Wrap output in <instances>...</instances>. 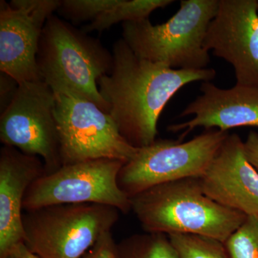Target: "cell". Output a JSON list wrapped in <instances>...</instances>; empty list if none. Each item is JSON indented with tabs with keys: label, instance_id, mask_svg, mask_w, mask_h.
<instances>
[{
	"label": "cell",
	"instance_id": "cell-9",
	"mask_svg": "<svg viewBox=\"0 0 258 258\" xmlns=\"http://www.w3.org/2000/svg\"><path fill=\"white\" fill-rule=\"evenodd\" d=\"M55 98L45 81L19 84L9 106L0 115V141L28 155L40 157L46 174L62 166Z\"/></svg>",
	"mask_w": 258,
	"mask_h": 258
},
{
	"label": "cell",
	"instance_id": "cell-15",
	"mask_svg": "<svg viewBox=\"0 0 258 258\" xmlns=\"http://www.w3.org/2000/svg\"><path fill=\"white\" fill-rule=\"evenodd\" d=\"M172 0H120L114 8L107 10L83 27L86 33L96 30L99 32L118 23L138 21L149 18L154 10L164 8L174 3Z\"/></svg>",
	"mask_w": 258,
	"mask_h": 258
},
{
	"label": "cell",
	"instance_id": "cell-6",
	"mask_svg": "<svg viewBox=\"0 0 258 258\" xmlns=\"http://www.w3.org/2000/svg\"><path fill=\"white\" fill-rule=\"evenodd\" d=\"M48 85L55 95L62 166L101 159L125 163L135 156L139 148L122 137L108 113L64 83Z\"/></svg>",
	"mask_w": 258,
	"mask_h": 258
},
{
	"label": "cell",
	"instance_id": "cell-10",
	"mask_svg": "<svg viewBox=\"0 0 258 258\" xmlns=\"http://www.w3.org/2000/svg\"><path fill=\"white\" fill-rule=\"evenodd\" d=\"M60 0L0 2V71L20 84L41 81L37 50L47 19Z\"/></svg>",
	"mask_w": 258,
	"mask_h": 258
},
{
	"label": "cell",
	"instance_id": "cell-1",
	"mask_svg": "<svg viewBox=\"0 0 258 258\" xmlns=\"http://www.w3.org/2000/svg\"><path fill=\"white\" fill-rule=\"evenodd\" d=\"M112 54L111 71L98 80V89L122 137L136 148L155 142L161 112L181 88L216 76L212 69H173L141 58L123 39Z\"/></svg>",
	"mask_w": 258,
	"mask_h": 258
},
{
	"label": "cell",
	"instance_id": "cell-7",
	"mask_svg": "<svg viewBox=\"0 0 258 258\" xmlns=\"http://www.w3.org/2000/svg\"><path fill=\"white\" fill-rule=\"evenodd\" d=\"M228 135V132L209 129L186 142L156 139L150 145L139 148L135 156L123 164L118 186L131 199L158 185L201 177Z\"/></svg>",
	"mask_w": 258,
	"mask_h": 258
},
{
	"label": "cell",
	"instance_id": "cell-16",
	"mask_svg": "<svg viewBox=\"0 0 258 258\" xmlns=\"http://www.w3.org/2000/svg\"><path fill=\"white\" fill-rule=\"evenodd\" d=\"M117 258H178L168 235L136 234L117 244Z\"/></svg>",
	"mask_w": 258,
	"mask_h": 258
},
{
	"label": "cell",
	"instance_id": "cell-21",
	"mask_svg": "<svg viewBox=\"0 0 258 258\" xmlns=\"http://www.w3.org/2000/svg\"><path fill=\"white\" fill-rule=\"evenodd\" d=\"M19 83L8 75L1 72L0 76V108L1 113L9 106L16 94Z\"/></svg>",
	"mask_w": 258,
	"mask_h": 258
},
{
	"label": "cell",
	"instance_id": "cell-5",
	"mask_svg": "<svg viewBox=\"0 0 258 258\" xmlns=\"http://www.w3.org/2000/svg\"><path fill=\"white\" fill-rule=\"evenodd\" d=\"M120 212L101 204H62L25 211L24 243L40 258H81L111 232Z\"/></svg>",
	"mask_w": 258,
	"mask_h": 258
},
{
	"label": "cell",
	"instance_id": "cell-3",
	"mask_svg": "<svg viewBox=\"0 0 258 258\" xmlns=\"http://www.w3.org/2000/svg\"><path fill=\"white\" fill-rule=\"evenodd\" d=\"M218 8L219 0H181L179 10L161 25L149 18L123 23L122 39L141 58L173 69H205L210 57L205 38Z\"/></svg>",
	"mask_w": 258,
	"mask_h": 258
},
{
	"label": "cell",
	"instance_id": "cell-12",
	"mask_svg": "<svg viewBox=\"0 0 258 258\" xmlns=\"http://www.w3.org/2000/svg\"><path fill=\"white\" fill-rule=\"evenodd\" d=\"M199 181L213 201L258 217V171L246 157L244 142L237 134H229Z\"/></svg>",
	"mask_w": 258,
	"mask_h": 258
},
{
	"label": "cell",
	"instance_id": "cell-20",
	"mask_svg": "<svg viewBox=\"0 0 258 258\" xmlns=\"http://www.w3.org/2000/svg\"><path fill=\"white\" fill-rule=\"evenodd\" d=\"M81 258H117V243L112 232L102 235Z\"/></svg>",
	"mask_w": 258,
	"mask_h": 258
},
{
	"label": "cell",
	"instance_id": "cell-4",
	"mask_svg": "<svg viewBox=\"0 0 258 258\" xmlns=\"http://www.w3.org/2000/svg\"><path fill=\"white\" fill-rule=\"evenodd\" d=\"M37 63L47 84L64 83L108 113L98 81L111 71L113 54L99 40L52 15L40 37Z\"/></svg>",
	"mask_w": 258,
	"mask_h": 258
},
{
	"label": "cell",
	"instance_id": "cell-11",
	"mask_svg": "<svg viewBox=\"0 0 258 258\" xmlns=\"http://www.w3.org/2000/svg\"><path fill=\"white\" fill-rule=\"evenodd\" d=\"M204 45L232 64L236 84L258 88L257 0H219Z\"/></svg>",
	"mask_w": 258,
	"mask_h": 258
},
{
	"label": "cell",
	"instance_id": "cell-14",
	"mask_svg": "<svg viewBox=\"0 0 258 258\" xmlns=\"http://www.w3.org/2000/svg\"><path fill=\"white\" fill-rule=\"evenodd\" d=\"M46 174L40 157L16 148L0 150V256L24 242L23 202L34 181Z\"/></svg>",
	"mask_w": 258,
	"mask_h": 258
},
{
	"label": "cell",
	"instance_id": "cell-23",
	"mask_svg": "<svg viewBox=\"0 0 258 258\" xmlns=\"http://www.w3.org/2000/svg\"><path fill=\"white\" fill-rule=\"evenodd\" d=\"M0 258H40L30 251L24 242H20L8 249Z\"/></svg>",
	"mask_w": 258,
	"mask_h": 258
},
{
	"label": "cell",
	"instance_id": "cell-8",
	"mask_svg": "<svg viewBox=\"0 0 258 258\" xmlns=\"http://www.w3.org/2000/svg\"><path fill=\"white\" fill-rule=\"evenodd\" d=\"M125 162L101 159L63 165L32 183L25 195L24 211L62 204H101L120 213L132 211L131 200L118 184Z\"/></svg>",
	"mask_w": 258,
	"mask_h": 258
},
{
	"label": "cell",
	"instance_id": "cell-13",
	"mask_svg": "<svg viewBox=\"0 0 258 258\" xmlns=\"http://www.w3.org/2000/svg\"><path fill=\"white\" fill-rule=\"evenodd\" d=\"M202 94L190 103L180 117L194 115L184 123L173 124L168 131H183L179 140L198 127L222 132L237 127H258V88L240 86L222 89L210 82H203Z\"/></svg>",
	"mask_w": 258,
	"mask_h": 258
},
{
	"label": "cell",
	"instance_id": "cell-17",
	"mask_svg": "<svg viewBox=\"0 0 258 258\" xmlns=\"http://www.w3.org/2000/svg\"><path fill=\"white\" fill-rule=\"evenodd\" d=\"M178 258H229L220 241L196 235H168Z\"/></svg>",
	"mask_w": 258,
	"mask_h": 258
},
{
	"label": "cell",
	"instance_id": "cell-19",
	"mask_svg": "<svg viewBox=\"0 0 258 258\" xmlns=\"http://www.w3.org/2000/svg\"><path fill=\"white\" fill-rule=\"evenodd\" d=\"M120 0H62L57 11L75 23L94 20Z\"/></svg>",
	"mask_w": 258,
	"mask_h": 258
},
{
	"label": "cell",
	"instance_id": "cell-18",
	"mask_svg": "<svg viewBox=\"0 0 258 258\" xmlns=\"http://www.w3.org/2000/svg\"><path fill=\"white\" fill-rule=\"evenodd\" d=\"M223 244L229 258H258V217H246Z\"/></svg>",
	"mask_w": 258,
	"mask_h": 258
},
{
	"label": "cell",
	"instance_id": "cell-22",
	"mask_svg": "<svg viewBox=\"0 0 258 258\" xmlns=\"http://www.w3.org/2000/svg\"><path fill=\"white\" fill-rule=\"evenodd\" d=\"M244 152L249 162L258 171V134L249 132L247 139L244 142Z\"/></svg>",
	"mask_w": 258,
	"mask_h": 258
},
{
	"label": "cell",
	"instance_id": "cell-2",
	"mask_svg": "<svg viewBox=\"0 0 258 258\" xmlns=\"http://www.w3.org/2000/svg\"><path fill=\"white\" fill-rule=\"evenodd\" d=\"M130 200L144 230L151 233L200 235L224 243L247 217L208 198L199 178L158 185Z\"/></svg>",
	"mask_w": 258,
	"mask_h": 258
}]
</instances>
